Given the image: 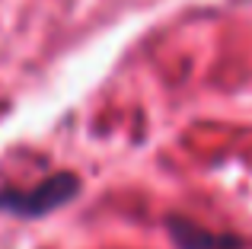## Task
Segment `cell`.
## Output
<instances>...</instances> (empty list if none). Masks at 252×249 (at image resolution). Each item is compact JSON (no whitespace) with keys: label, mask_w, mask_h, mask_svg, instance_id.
<instances>
[{"label":"cell","mask_w":252,"mask_h":249,"mask_svg":"<svg viewBox=\"0 0 252 249\" xmlns=\"http://www.w3.org/2000/svg\"><path fill=\"white\" fill-rule=\"evenodd\" d=\"M77 179L70 173H61L55 176V179H45L38 188H32V192H3L0 195V208H6V211L13 214H45L51 211V208L64 205V201H70L77 195Z\"/></svg>","instance_id":"cell-1"},{"label":"cell","mask_w":252,"mask_h":249,"mask_svg":"<svg viewBox=\"0 0 252 249\" xmlns=\"http://www.w3.org/2000/svg\"><path fill=\"white\" fill-rule=\"evenodd\" d=\"M172 237L182 249H236L233 237H217V233H208L201 227H195L191 220H172Z\"/></svg>","instance_id":"cell-2"}]
</instances>
